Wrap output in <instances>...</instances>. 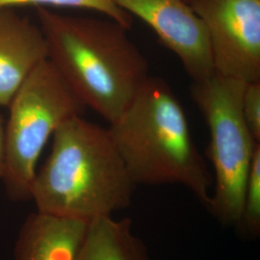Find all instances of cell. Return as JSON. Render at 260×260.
Returning <instances> with one entry per match:
<instances>
[{"instance_id": "1", "label": "cell", "mask_w": 260, "mask_h": 260, "mask_svg": "<svg viewBox=\"0 0 260 260\" xmlns=\"http://www.w3.org/2000/svg\"><path fill=\"white\" fill-rule=\"evenodd\" d=\"M36 14L47 59L86 108L114 122L150 76L128 28L111 19L65 16L47 7H36Z\"/></svg>"}, {"instance_id": "2", "label": "cell", "mask_w": 260, "mask_h": 260, "mask_svg": "<svg viewBox=\"0 0 260 260\" xmlns=\"http://www.w3.org/2000/svg\"><path fill=\"white\" fill-rule=\"evenodd\" d=\"M136 186L107 128L75 116L54 132L31 200L38 211L90 222L129 207Z\"/></svg>"}, {"instance_id": "3", "label": "cell", "mask_w": 260, "mask_h": 260, "mask_svg": "<svg viewBox=\"0 0 260 260\" xmlns=\"http://www.w3.org/2000/svg\"><path fill=\"white\" fill-rule=\"evenodd\" d=\"M107 130L136 185L184 186L207 206L213 178L182 104L163 78L150 75Z\"/></svg>"}, {"instance_id": "4", "label": "cell", "mask_w": 260, "mask_h": 260, "mask_svg": "<svg viewBox=\"0 0 260 260\" xmlns=\"http://www.w3.org/2000/svg\"><path fill=\"white\" fill-rule=\"evenodd\" d=\"M245 86L241 80L215 74L191 87L210 137L207 155L213 167V188L206 207L225 226L240 225L251 161L260 144L243 117Z\"/></svg>"}, {"instance_id": "5", "label": "cell", "mask_w": 260, "mask_h": 260, "mask_svg": "<svg viewBox=\"0 0 260 260\" xmlns=\"http://www.w3.org/2000/svg\"><path fill=\"white\" fill-rule=\"evenodd\" d=\"M8 107L2 180L10 200L22 202L31 200L38 160L49 138L86 107L48 59L33 70Z\"/></svg>"}, {"instance_id": "6", "label": "cell", "mask_w": 260, "mask_h": 260, "mask_svg": "<svg viewBox=\"0 0 260 260\" xmlns=\"http://www.w3.org/2000/svg\"><path fill=\"white\" fill-rule=\"evenodd\" d=\"M205 24L215 74L260 81V0H189Z\"/></svg>"}, {"instance_id": "7", "label": "cell", "mask_w": 260, "mask_h": 260, "mask_svg": "<svg viewBox=\"0 0 260 260\" xmlns=\"http://www.w3.org/2000/svg\"><path fill=\"white\" fill-rule=\"evenodd\" d=\"M130 16L145 21L175 53L193 82L215 75L209 39L203 20L186 0H114Z\"/></svg>"}, {"instance_id": "8", "label": "cell", "mask_w": 260, "mask_h": 260, "mask_svg": "<svg viewBox=\"0 0 260 260\" xmlns=\"http://www.w3.org/2000/svg\"><path fill=\"white\" fill-rule=\"evenodd\" d=\"M47 41L39 24L12 8L0 9V106L10 103L29 75L47 59Z\"/></svg>"}, {"instance_id": "9", "label": "cell", "mask_w": 260, "mask_h": 260, "mask_svg": "<svg viewBox=\"0 0 260 260\" xmlns=\"http://www.w3.org/2000/svg\"><path fill=\"white\" fill-rule=\"evenodd\" d=\"M83 220L38 211L25 220L15 248L16 260H76L87 232Z\"/></svg>"}, {"instance_id": "10", "label": "cell", "mask_w": 260, "mask_h": 260, "mask_svg": "<svg viewBox=\"0 0 260 260\" xmlns=\"http://www.w3.org/2000/svg\"><path fill=\"white\" fill-rule=\"evenodd\" d=\"M76 260H151L145 242L132 230L128 218H95L88 223Z\"/></svg>"}, {"instance_id": "11", "label": "cell", "mask_w": 260, "mask_h": 260, "mask_svg": "<svg viewBox=\"0 0 260 260\" xmlns=\"http://www.w3.org/2000/svg\"><path fill=\"white\" fill-rule=\"evenodd\" d=\"M34 5L36 7H69L96 11L129 29L132 16L119 7L114 0H0V9Z\"/></svg>"}, {"instance_id": "12", "label": "cell", "mask_w": 260, "mask_h": 260, "mask_svg": "<svg viewBox=\"0 0 260 260\" xmlns=\"http://www.w3.org/2000/svg\"><path fill=\"white\" fill-rule=\"evenodd\" d=\"M239 228L250 236L260 233V144L256 147L247 180Z\"/></svg>"}, {"instance_id": "13", "label": "cell", "mask_w": 260, "mask_h": 260, "mask_svg": "<svg viewBox=\"0 0 260 260\" xmlns=\"http://www.w3.org/2000/svg\"><path fill=\"white\" fill-rule=\"evenodd\" d=\"M242 113L252 136L260 142V81L246 83L242 96Z\"/></svg>"}, {"instance_id": "14", "label": "cell", "mask_w": 260, "mask_h": 260, "mask_svg": "<svg viewBox=\"0 0 260 260\" xmlns=\"http://www.w3.org/2000/svg\"><path fill=\"white\" fill-rule=\"evenodd\" d=\"M5 161H6V151H5V123L2 116L0 115V179L4 177L5 173Z\"/></svg>"}, {"instance_id": "15", "label": "cell", "mask_w": 260, "mask_h": 260, "mask_svg": "<svg viewBox=\"0 0 260 260\" xmlns=\"http://www.w3.org/2000/svg\"><path fill=\"white\" fill-rule=\"evenodd\" d=\"M186 1H187V2H188V1H189V0H186Z\"/></svg>"}]
</instances>
